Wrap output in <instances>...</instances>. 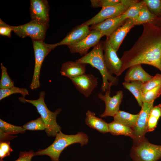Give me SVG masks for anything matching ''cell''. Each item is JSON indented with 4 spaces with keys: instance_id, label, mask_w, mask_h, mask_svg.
<instances>
[{
    "instance_id": "1",
    "label": "cell",
    "mask_w": 161,
    "mask_h": 161,
    "mask_svg": "<svg viewBox=\"0 0 161 161\" xmlns=\"http://www.w3.org/2000/svg\"><path fill=\"white\" fill-rule=\"evenodd\" d=\"M143 31L132 47L124 52L120 75L137 64L153 66L161 72V28L153 24H143Z\"/></svg>"
},
{
    "instance_id": "2",
    "label": "cell",
    "mask_w": 161,
    "mask_h": 161,
    "mask_svg": "<svg viewBox=\"0 0 161 161\" xmlns=\"http://www.w3.org/2000/svg\"><path fill=\"white\" fill-rule=\"evenodd\" d=\"M103 44L100 41L93 49L86 55L77 60L75 61L90 64L100 72L102 78L101 90L105 92L110 90L112 86H116L119 80L117 77L111 75L106 68L103 58Z\"/></svg>"
},
{
    "instance_id": "3",
    "label": "cell",
    "mask_w": 161,
    "mask_h": 161,
    "mask_svg": "<svg viewBox=\"0 0 161 161\" xmlns=\"http://www.w3.org/2000/svg\"><path fill=\"white\" fill-rule=\"evenodd\" d=\"M53 143L46 148L35 152V155H46L52 161H59L60 155L68 146L74 143H79L82 146L87 145L89 138L87 135L83 132H78L72 135H67L60 131L56 135Z\"/></svg>"
},
{
    "instance_id": "4",
    "label": "cell",
    "mask_w": 161,
    "mask_h": 161,
    "mask_svg": "<svg viewBox=\"0 0 161 161\" xmlns=\"http://www.w3.org/2000/svg\"><path fill=\"white\" fill-rule=\"evenodd\" d=\"M45 95V92L41 91L40 92L39 97L37 99L28 100L22 96L19 97L18 99L21 102L30 103L35 107L45 123V130L47 136L54 137L61 131V128L57 122L56 117L61 109H58L54 112L49 110L44 101Z\"/></svg>"
},
{
    "instance_id": "5",
    "label": "cell",
    "mask_w": 161,
    "mask_h": 161,
    "mask_svg": "<svg viewBox=\"0 0 161 161\" xmlns=\"http://www.w3.org/2000/svg\"><path fill=\"white\" fill-rule=\"evenodd\" d=\"M35 57L33 75L30 88L32 90L39 87V78L41 68L45 58L56 47L55 44H47L43 40H32Z\"/></svg>"
},
{
    "instance_id": "6",
    "label": "cell",
    "mask_w": 161,
    "mask_h": 161,
    "mask_svg": "<svg viewBox=\"0 0 161 161\" xmlns=\"http://www.w3.org/2000/svg\"><path fill=\"white\" fill-rule=\"evenodd\" d=\"M130 156L133 161H157L161 158V145L152 144L145 137L132 146Z\"/></svg>"
},
{
    "instance_id": "7",
    "label": "cell",
    "mask_w": 161,
    "mask_h": 161,
    "mask_svg": "<svg viewBox=\"0 0 161 161\" xmlns=\"http://www.w3.org/2000/svg\"><path fill=\"white\" fill-rule=\"evenodd\" d=\"M49 23L38 19H31L26 24L12 26L13 31L20 37H30L32 40H44Z\"/></svg>"
},
{
    "instance_id": "8",
    "label": "cell",
    "mask_w": 161,
    "mask_h": 161,
    "mask_svg": "<svg viewBox=\"0 0 161 161\" xmlns=\"http://www.w3.org/2000/svg\"><path fill=\"white\" fill-rule=\"evenodd\" d=\"M153 105V102L143 103L136 125L133 129L135 137L133 140V145H137L145 137L148 120Z\"/></svg>"
},
{
    "instance_id": "9",
    "label": "cell",
    "mask_w": 161,
    "mask_h": 161,
    "mask_svg": "<svg viewBox=\"0 0 161 161\" xmlns=\"http://www.w3.org/2000/svg\"><path fill=\"white\" fill-rule=\"evenodd\" d=\"M103 44V58L107 70L112 75L114 74L117 77L120 76L123 64L121 59L118 56L117 51L113 48L107 38Z\"/></svg>"
},
{
    "instance_id": "10",
    "label": "cell",
    "mask_w": 161,
    "mask_h": 161,
    "mask_svg": "<svg viewBox=\"0 0 161 161\" xmlns=\"http://www.w3.org/2000/svg\"><path fill=\"white\" fill-rule=\"evenodd\" d=\"M110 90L106 91L104 95L99 93L98 97L104 101L105 104L104 112L100 115L101 117H113L119 110L120 105L123 98V92L121 90L117 92L112 97L110 96Z\"/></svg>"
},
{
    "instance_id": "11",
    "label": "cell",
    "mask_w": 161,
    "mask_h": 161,
    "mask_svg": "<svg viewBox=\"0 0 161 161\" xmlns=\"http://www.w3.org/2000/svg\"><path fill=\"white\" fill-rule=\"evenodd\" d=\"M104 36L100 31L93 30L83 40L74 45L67 46L71 53H78L81 55L88 53L89 49L96 46Z\"/></svg>"
},
{
    "instance_id": "12",
    "label": "cell",
    "mask_w": 161,
    "mask_h": 161,
    "mask_svg": "<svg viewBox=\"0 0 161 161\" xmlns=\"http://www.w3.org/2000/svg\"><path fill=\"white\" fill-rule=\"evenodd\" d=\"M128 8L121 3L114 6L102 8L97 14L83 23L89 26L98 24L123 14Z\"/></svg>"
},
{
    "instance_id": "13",
    "label": "cell",
    "mask_w": 161,
    "mask_h": 161,
    "mask_svg": "<svg viewBox=\"0 0 161 161\" xmlns=\"http://www.w3.org/2000/svg\"><path fill=\"white\" fill-rule=\"evenodd\" d=\"M97 79L92 74H85L70 79L77 90L88 97L97 86Z\"/></svg>"
},
{
    "instance_id": "14",
    "label": "cell",
    "mask_w": 161,
    "mask_h": 161,
    "mask_svg": "<svg viewBox=\"0 0 161 161\" xmlns=\"http://www.w3.org/2000/svg\"><path fill=\"white\" fill-rule=\"evenodd\" d=\"M127 18L125 13L117 17L106 20L100 23L91 25L90 30H95L101 32L107 37L126 22Z\"/></svg>"
},
{
    "instance_id": "15",
    "label": "cell",
    "mask_w": 161,
    "mask_h": 161,
    "mask_svg": "<svg viewBox=\"0 0 161 161\" xmlns=\"http://www.w3.org/2000/svg\"><path fill=\"white\" fill-rule=\"evenodd\" d=\"M30 11L31 19L49 23V6L46 0H31Z\"/></svg>"
},
{
    "instance_id": "16",
    "label": "cell",
    "mask_w": 161,
    "mask_h": 161,
    "mask_svg": "<svg viewBox=\"0 0 161 161\" xmlns=\"http://www.w3.org/2000/svg\"><path fill=\"white\" fill-rule=\"evenodd\" d=\"M90 31L89 26L82 23L74 28L61 41L56 43V47L62 45L67 47L76 44L84 38Z\"/></svg>"
},
{
    "instance_id": "17",
    "label": "cell",
    "mask_w": 161,
    "mask_h": 161,
    "mask_svg": "<svg viewBox=\"0 0 161 161\" xmlns=\"http://www.w3.org/2000/svg\"><path fill=\"white\" fill-rule=\"evenodd\" d=\"M135 26L133 19H127L123 24L115 30L109 37L107 38L113 48L116 51L118 50L127 33Z\"/></svg>"
},
{
    "instance_id": "18",
    "label": "cell",
    "mask_w": 161,
    "mask_h": 161,
    "mask_svg": "<svg viewBox=\"0 0 161 161\" xmlns=\"http://www.w3.org/2000/svg\"><path fill=\"white\" fill-rule=\"evenodd\" d=\"M86 64L76 61H66L62 65L61 74L70 79L78 77L86 74Z\"/></svg>"
},
{
    "instance_id": "19",
    "label": "cell",
    "mask_w": 161,
    "mask_h": 161,
    "mask_svg": "<svg viewBox=\"0 0 161 161\" xmlns=\"http://www.w3.org/2000/svg\"><path fill=\"white\" fill-rule=\"evenodd\" d=\"M152 76L142 68L141 64L132 66L129 68L124 78L125 81L130 82L139 81L144 83L151 79Z\"/></svg>"
},
{
    "instance_id": "20",
    "label": "cell",
    "mask_w": 161,
    "mask_h": 161,
    "mask_svg": "<svg viewBox=\"0 0 161 161\" xmlns=\"http://www.w3.org/2000/svg\"><path fill=\"white\" fill-rule=\"evenodd\" d=\"M86 115L85 123L90 128L103 134L109 132L108 123L101 118L96 117L94 112L88 110Z\"/></svg>"
},
{
    "instance_id": "21",
    "label": "cell",
    "mask_w": 161,
    "mask_h": 161,
    "mask_svg": "<svg viewBox=\"0 0 161 161\" xmlns=\"http://www.w3.org/2000/svg\"><path fill=\"white\" fill-rule=\"evenodd\" d=\"M138 115V113L132 114L119 110L113 117V121L133 129L136 125Z\"/></svg>"
},
{
    "instance_id": "22",
    "label": "cell",
    "mask_w": 161,
    "mask_h": 161,
    "mask_svg": "<svg viewBox=\"0 0 161 161\" xmlns=\"http://www.w3.org/2000/svg\"><path fill=\"white\" fill-rule=\"evenodd\" d=\"M109 132L114 135H123L134 138V131L132 129L120 123L113 121L108 123Z\"/></svg>"
},
{
    "instance_id": "23",
    "label": "cell",
    "mask_w": 161,
    "mask_h": 161,
    "mask_svg": "<svg viewBox=\"0 0 161 161\" xmlns=\"http://www.w3.org/2000/svg\"><path fill=\"white\" fill-rule=\"evenodd\" d=\"M158 18L150 12L145 3L138 16L133 20L135 26L147 23L153 24Z\"/></svg>"
},
{
    "instance_id": "24",
    "label": "cell",
    "mask_w": 161,
    "mask_h": 161,
    "mask_svg": "<svg viewBox=\"0 0 161 161\" xmlns=\"http://www.w3.org/2000/svg\"><path fill=\"white\" fill-rule=\"evenodd\" d=\"M142 83L139 81H133L130 82L124 81L123 83V87L132 94L139 105L141 107L143 104L142 100V93L141 89Z\"/></svg>"
},
{
    "instance_id": "25",
    "label": "cell",
    "mask_w": 161,
    "mask_h": 161,
    "mask_svg": "<svg viewBox=\"0 0 161 161\" xmlns=\"http://www.w3.org/2000/svg\"><path fill=\"white\" fill-rule=\"evenodd\" d=\"M161 117V104L154 106L149 115L147 132L153 131L157 127L158 121Z\"/></svg>"
},
{
    "instance_id": "26",
    "label": "cell",
    "mask_w": 161,
    "mask_h": 161,
    "mask_svg": "<svg viewBox=\"0 0 161 161\" xmlns=\"http://www.w3.org/2000/svg\"><path fill=\"white\" fill-rule=\"evenodd\" d=\"M0 130L4 133L12 134L24 133L25 132L26 130L22 126L12 125L0 119Z\"/></svg>"
},
{
    "instance_id": "27",
    "label": "cell",
    "mask_w": 161,
    "mask_h": 161,
    "mask_svg": "<svg viewBox=\"0 0 161 161\" xmlns=\"http://www.w3.org/2000/svg\"><path fill=\"white\" fill-rule=\"evenodd\" d=\"M15 93H19L24 97L29 95L28 91L25 88H19L14 86L6 89H0V100Z\"/></svg>"
},
{
    "instance_id": "28",
    "label": "cell",
    "mask_w": 161,
    "mask_h": 161,
    "mask_svg": "<svg viewBox=\"0 0 161 161\" xmlns=\"http://www.w3.org/2000/svg\"><path fill=\"white\" fill-rule=\"evenodd\" d=\"M161 95V85H160L142 94V102L143 103H154Z\"/></svg>"
},
{
    "instance_id": "29",
    "label": "cell",
    "mask_w": 161,
    "mask_h": 161,
    "mask_svg": "<svg viewBox=\"0 0 161 161\" xmlns=\"http://www.w3.org/2000/svg\"><path fill=\"white\" fill-rule=\"evenodd\" d=\"M161 85V74H157L150 80L143 83L141 87L142 94Z\"/></svg>"
},
{
    "instance_id": "30",
    "label": "cell",
    "mask_w": 161,
    "mask_h": 161,
    "mask_svg": "<svg viewBox=\"0 0 161 161\" xmlns=\"http://www.w3.org/2000/svg\"><path fill=\"white\" fill-rule=\"evenodd\" d=\"M150 12L158 18H161V0H143Z\"/></svg>"
},
{
    "instance_id": "31",
    "label": "cell",
    "mask_w": 161,
    "mask_h": 161,
    "mask_svg": "<svg viewBox=\"0 0 161 161\" xmlns=\"http://www.w3.org/2000/svg\"><path fill=\"white\" fill-rule=\"evenodd\" d=\"M1 76L0 81V89H6L14 86V83L8 74L6 68L1 64Z\"/></svg>"
},
{
    "instance_id": "32",
    "label": "cell",
    "mask_w": 161,
    "mask_h": 161,
    "mask_svg": "<svg viewBox=\"0 0 161 161\" xmlns=\"http://www.w3.org/2000/svg\"><path fill=\"white\" fill-rule=\"evenodd\" d=\"M26 130L32 131L45 130V123L41 117L37 119L30 121L22 126Z\"/></svg>"
},
{
    "instance_id": "33",
    "label": "cell",
    "mask_w": 161,
    "mask_h": 161,
    "mask_svg": "<svg viewBox=\"0 0 161 161\" xmlns=\"http://www.w3.org/2000/svg\"><path fill=\"white\" fill-rule=\"evenodd\" d=\"M144 4L143 0L140 1L134 6L129 8L125 12L127 19L133 20L135 19Z\"/></svg>"
},
{
    "instance_id": "34",
    "label": "cell",
    "mask_w": 161,
    "mask_h": 161,
    "mask_svg": "<svg viewBox=\"0 0 161 161\" xmlns=\"http://www.w3.org/2000/svg\"><path fill=\"white\" fill-rule=\"evenodd\" d=\"M13 151L10 145V142H2L0 143V159L1 161L5 157L10 155Z\"/></svg>"
},
{
    "instance_id": "35",
    "label": "cell",
    "mask_w": 161,
    "mask_h": 161,
    "mask_svg": "<svg viewBox=\"0 0 161 161\" xmlns=\"http://www.w3.org/2000/svg\"><path fill=\"white\" fill-rule=\"evenodd\" d=\"M12 31H13L12 26L6 24L0 19V34L1 35L10 38Z\"/></svg>"
},
{
    "instance_id": "36",
    "label": "cell",
    "mask_w": 161,
    "mask_h": 161,
    "mask_svg": "<svg viewBox=\"0 0 161 161\" xmlns=\"http://www.w3.org/2000/svg\"><path fill=\"white\" fill-rule=\"evenodd\" d=\"M35 155V152L32 150L21 151L18 158L15 161H31L32 157Z\"/></svg>"
},
{
    "instance_id": "37",
    "label": "cell",
    "mask_w": 161,
    "mask_h": 161,
    "mask_svg": "<svg viewBox=\"0 0 161 161\" xmlns=\"http://www.w3.org/2000/svg\"><path fill=\"white\" fill-rule=\"evenodd\" d=\"M102 8L111 7L121 4V0H100Z\"/></svg>"
},
{
    "instance_id": "38",
    "label": "cell",
    "mask_w": 161,
    "mask_h": 161,
    "mask_svg": "<svg viewBox=\"0 0 161 161\" xmlns=\"http://www.w3.org/2000/svg\"><path fill=\"white\" fill-rule=\"evenodd\" d=\"M16 137L15 136H13L12 134L4 133L0 130V142H9V141L12 140Z\"/></svg>"
},
{
    "instance_id": "39",
    "label": "cell",
    "mask_w": 161,
    "mask_h": 161,
    "mask_svg": "<svg viewBox=\"0 0 161 161\" xmlns=\"http://www.w3.org/2000/svg\"><path fill=\"white\" fill-rule=\"evenodd\" d=\"M140 1L137 0H121V3L129 8L134 6Z\"/></svg>"
},
{
    "instance_id": "40",
    "label": "cell",
    "mask_w": 161,
    "mask_h": 161,
    "mask_svg": "<svg viewBox=\"0 0 161 161\" xmlns=\"http://www.w3.org/2000/svg\"><path fill=\"white\" fill-rule=\"evenodd\" d=\"M91 6L94 8L101 7L100 0H91Z\"/></svg>"
},
{
    "instance_id": "41",
    "label": "cell",
    "mask_w": 161,
    "mask_h": 161,
    "mask_svg": "<svg viewBox=\"0 0 161 161\" xmlns=\"http://www.w3.org/2000/svg\"><path fill=\"white\" fill-rule=\"evenodd\" d=\"M153 24L161 28V18H158Z\"/></svg>"
}]
</instances>
